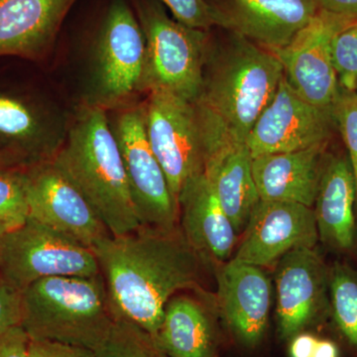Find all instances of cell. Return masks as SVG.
<instances>
[{"label": "cell", "mask_w": 357, "mask_h": 357, "mask_svg": "<svg viewBox=\"0 0 357 357\" xmlns=\"http://www.w3.org/2000/svg\"><path fill=\"white\" fill-rule=\"evenodd\" d=\"M155 342L169 357H215V318L204 301L175 295L169 300Z\"/></svg>", "instance_id": "obj_22"}, {"label": "cell", "mask_w": 357, "mask_h": 357, "mask_svg": "<svg viewBox=\"0 0 357 357\" xmlns=\"http://www.w3.org/2000/svg\"><path fill=\"white\" fill-rule=\"evenodd\" d=\"M13 157L6 156V154L0 153V170H4V169H9V165H10L11 160Z\"/></svg>", "instance_id": "obj_36"}, {"label": "cell", "mask_w": 357, "mask_h": 357, "mask_svg": "<svg viewBox=\"0 0 357 357\" xmlns=\"http://www.w3.org/2000/svg\"><path fill=\"white\" fill-rule=\"evenodd\" d=\"M146 95L141 105L148 141L178 203L184 185L204 172L210 123L196 102L161 91Z\"/></svg>", "instance_id": "obj_6"}, {"label": "cell", "mask_w": 357, "mask_h": 357, "mask_svg": "<svg viewBox=\"0 0 357 357\" xmlns=\"http://www.w3.org/2000/svg\"><path fill=\"white\" fill-rule=\"evenodd\" d=\"M21 294V326L32 340L93 351L116 319L102 274L50 277L34 282Z\"/></svg>", "instance_id": "obj_4"}, {"label": "cell", "mask_w": 357, "mask_h": 357, "mask_svg": "<svg viewBox=\"0 0 357 357\" xmlns=\"http://www.w3.org/2000/svg\"><path fill=\"white\" fill-rule=\"evenodd\" d=\"M217 309L239 344L255 349L266 335L271 281L261 267L230 259L217 269Z\"/></svg>", "instance_id": "obj_16"}, {"label": "cell", "mask_w": 357, "mask_h": 357, "mask_svg": "<svg viewBox=\"0 0 357 357\" xmlns=\"http://www.w3.org/2000/svg\"><path fill=\"white\" fill-rule=\"evenodd\" d=\"M98 274L91 248L31 218L0 241V276L21 292L50 277Z\"/></svg>", "instance_id": "obj_8"}, {"label": "cell", "mask_w": 357, "mask_h": 357, "mask_svg": "<svg viewBox=\"0 0 357 357\" xmlns=\"http://www.w3.org/2000/svg\"><path fill=\"white\" fill-rule=\"evenodd\" d=\"M318 338L307 333H298L291 338L289 354L291 357H312Z\"/></svg>", "instance_id": "obj_34"}, {"label": "cell", "mask_w": 357, "mask_h": 357, "mask_svg": "<svg viewBox=\"0 0 357 357\" xmlns=\"http://www.w3.org/2000/svg\"><path fill=\"white\" fill-rule=\"evenodd\" d=\"M146 41L137 16L124 0H115L96 36L91 91L84 102L114 110L144 93Z\"/></svg>", "instance_id": "obj_7"}, {"label": "cell", "mask_w": 357, "mask_h": 357, "mask_svg": "<svg viewBox=\"0 0 357 357\" xmlns=\"http://www.w3.org/2000/svg\"><path fill=\"white\" fill-rule=\"evenodd\" d=\"M337 128L333 109H321L306 102L284 76L245 142L255 158L328 143Z\"/></svg>", "instance_id": "obj_10"}, {"label": "cell", "mask_w": 357, "mask_h": 357, "mask_svg": "<svg viewBox=\"0 0 357 357\" xmlns=\"http://www.w3.org/2000/svg\"><path fill=\"white\" fill-rule=\"evenodd\" d=\"M328 269L314 248L293 249L275 270L276 319L283 340H291L331 310Z\"/></svg>", "instance_id": "obj_13"}, {"label": "cell", "mask_w": 357, "mask_h": 357, "mask_svg": "<svg viewBox=\"0 0 357 357\" xmlns=\"http://www.w3.org/2000/svg\"><path fill=\"white\" fill-rule=\"evenodd\" d=\"M116 319L156 337L167 303L198 290L204 260L178 229L141 227L109 236L93 248Z\"/></svg>", "instance_id": "obj_1"}, {"label": "cell", "mask_w": 357, "mask_h": 357, "mask_svg": "<svg viewBox=\"0 0 357 357\" xmlns=\"http://www.w3.org/2000/svg\"><path fill=\"white\" fill-rule=\"evenodd\" d=\"M22 319V294L0 276V337Z\"/></svg>", "instance_id": "obj_30"}, {"label": "cell", "mask_w": 357, "mask_h": 357, "mask_svg": "<svg viewBox=\"0 0 357 357\" xmlns=\"http://www.w3.org/2000/svg\"><path fill=\"white\" fill-rule=\"evenodd\" d=\"M67 124L20 98L0 93V139L27 155L31 166L52 161L64 143Z\"/></svg>", "instance_id": "obj_23"}, {"label": "cell", "mask_w": 357, "mask_h": 357, "mask_svg": "<svg viewBox=\"0 0 357 357\" xmlns=\"http://www.w3.org/2000/svg\"><path fill=\"white\" fill-rule=\"evenodd\" d=\"M26 192L31 220L91 250L110 236L91 204L53 161L35 164L26 170Z\"/></svg>", "instance_id": "obj_12"}, {"label": "cell", "mask_w": 357, "mask_h": 357, "mask_svg": "<svg viewBox=\"0 0 357 357\" xmlns=\"http://www.w3.org/2000/svg\"><path fill=\"white\" fill-rule=\"evenodd\" d=\"M312 357H338V349L331 340H318Z\"/></svg>", "instance_id": "obj_35"}, {"label": "cell", "mask_w": 357, "mask_h": 357, "mask_svg": "<svg viewBox=\"0 0 357 357\" xmlns=\"http://www.w3.org/2000/svg\"><path fill=\"white\" fill-rule=\"evenodd\" d=\"M180 229L204 261H229L237 234L204 173L190 180L178 197Z\"/></svg>", "instance_id": "obj_19"}, {"label": "cell", "mask_w": 357, "mask_h": 357, "mask_svg": "<svg viewBox=\"0 0 357 357\" xmlns=\"http://www.w3.org/2000/svg\"><path fill=\"white\" fill-rule=\"evenodd\" d=\"M213 143L204 173L237 236H241L260 201L253 178V158L246 142L234 139L223 129L218 131Z\"/></svg>", "instance_id": "obj_18"}, {"label": "cell", "mask_w": 357, "mask_h": 357, "mask_svg": "<svg viewBox=\"0 0 357 357\" xmlns=\"http://www.w3.org/2000/svg\"><path fill=\"white\" fill-rule=\"evenodd\" d=\"M349 18L319 11L318 15L286 46L270 50L296 93L321 109H333L340 84L332 54L335 35L352 22Z\"/></svg>", "instance_id": "obj_11"}, {"label": "cell", "mask_w": 357, "mask_h": 357, "mask_svg": "<svg viewBox=\"0 0 357 357\" xmlns=\"http://www.w3.org/2000/svg\"><path fill=\"white\" fill-rule=\"evenodd\" d=\"M30 337L16 326L0 337V357H29Z\"/></svg>", "instance_id": "obj_32"}, {"label": "cell", "mask_w": 357, "mask_h": 357, "mask_svg": "<svg viewBox=\"0 0 357 357\" xmlns=\"http://www.w3.org/2000/svg\"><path fill=\"white\" fill-rule=\"evenodd\" d=\"M170 10L174 18L195 29L208 31L215 27L210 6L206 0H158Z\"/></svg>", "instance_id": "obj_29"}, {"label": "cell", "mask_w": 357, "mask_h": 357, "mask_svg": "<svg viewBox=\"0 0 357 357\" xmlns=\"http://www.w3.org/2000/svg\"><path fill=\"white\" fill-rule=\"evenodd\" d=\"M6 230L3 229V227H0V241H1L2 236H4V234H6Z\"/></svg>", "instance_id": "obj_37"}, {"label": "cell", "mask_w": 357, "mask_h": 357, "mask_svg": "<svg viewBox=\"0 0 357 357\" xmlns=\"http://www.w3.org/2000/svg\"><path fill=\"white\" fill-rule=\"evenodd\" d=\"M213 28L196 103L234 139L245 142L274 98L284 77L283 67L264 47L220 27L215 35Z\"/></svg>", "instance_id": "obj_2"}, {"label": "cell", "mask_w": 357, "mask_h": 357, "mask_svg": "<svg viewBox=\"0 0 357 357\" xmlns=\"http://www.w3.org/2000/svg\"><path fill=\"white\" fill-rule=\"evenodd\" d=\"M318 241L314 208L292 202L260 199L232 259L269 266L293 249L314 248Z\"/></svg>", "instance_id": "obj_14"}, {"label": "cell", "mask_w": 357, "mask_h": 357, "mask_svg": "<svg viewBox=\"0 0 357 357\" xmlns=\"http://www.w3.org/2000/svg\"><path fill=\"white\" fill-rule=\"evenodd\" d=\"M77 0H0V56L40 60Z\"/></svg>", "instance_id": "obj_17"}, {"label": "cell", "mask_w": 357, "mask_h": 357, "mask_svg": "<svg viewBox=\"0 0 357 357\" xmlns=\"http://www.w3.org/2000/svg\"><path fill=\"white\" fill-rule=\"evenodd\" d=\"M29 220L26 171L0 170V227L6 231L20 227Z\"/></svg>", "instance_id": "obj_26"}, {"label": "cell", "mask_w": 357, "mask_h": 357, "mask_svg": "<svg viewBox=\"0 0 357 357\" xmlns=\"http://www.w3.org/2000/svg\"><path fill=\"white\" fill-rule=\"evenodd\" d=\"M110 128L121 151L129 190L142 227L177 229L178 206L148 141L141 102L112 110Z\"/></svg>", "instance_id": "obj_9"}, {"label": "cell", "mask_w": 357, "mask_h": 357, "mask_svg": "<svg viewBox=\"0 0 357 357\" xmlns=\"http://www.w3.org/2000/svg\"><path fill=\"white\" fill-rule=\"evenodd\" d=\"M91 357H169L154 338L126 319H116Z\"/></svg>", "instance_id": "obj_25"}, {"label": "cell", "mask_w": 357, "mask_h": 357, "mask_svg": "<svg viewBox=\"0 0 357 357\" xmlns=\"http://www.w3.org/2000/svg\"><path fill=\"white\" fill-rule=\"evenodd\" d=\"M135 9L146 41L144 93L165 91L196 102L210 30L182 24L158 0H136Z\"/></svg>", "instance_id": "obj_5"}, {"label": "cell", "mask_w": 357, "mask_h": 357, "mask_svg": "<svg viewBox=\"0 0 357 357\" xmlns=\"http://www.w3.org/2000/svg\"><path fill=\"white\" fill-rule=\"evenodd\" d=\"M337 126L347 151L354 181H356L357 215V93L340 88L337 102L333 105Z\"/></svg>", "instance_id": "obj_28"}, {"label": "cell", "mask_w": 357, "mask_h": 357, "mask_svg": "<svg viewBox=\"0 0 357 357\" xmlns=\"http://www.w3.org/2000/svg\"><path fill=\"white\" fill-rule=\"evenodd\" d=\"M93 352L84 347L30 338L29 357H91Z\"/></svg>", "instance_id": "obj_31"}, {"label": "cell", "mask_w": 357, "mask_h": 357, "mask_svg": "<svg viewBox=\"0 0 357 357\" xmlns=\"http://www.w3.org/2000/svg\"><path fill=\"white\" fill-rule=\"evenodd\" d=\"M356 189L349 157L326 154L314 202L319 241L338 251L356 248Z\"/></svg>", "instance_id": "obj_21"}, {"label": "cell", "mask_w": 357, "mask_h": 357, "mask_svg": "<svg viewBox=\"0 0 357 357\" xmlns=\"http://www.w3.org/2000/svg\"><path fill=\"white\" fill-rule=\"evenodd\" d=\"M328 144L253 158V178L260 199L292 202L312 208Z\"/></svg>", "instance_id": "obj_20"}, {"label": "cell", "mask_w": 357, "mask_h": 357, "mask_svg": "<svg viewBox=\"0 0 357 357\" xmlns=\"http://www.w3.org/2000/svg\"><path fill=\"white\" fill-rule=\"evenodd\" d=\"M215 26L268 50L282 48L321 10L317 0H206Z\"/></svg>", "instance_id": "obj_15"}, {"label": "cell", "mask_w": 357, "mask_h": 357, "mask_svg": "<svg viewBox=\"0 0 357 357\" xmlns=\"http://www.w3.org/2000/svg\"><path fill=\"white\" fill-rule=\"evenodd\" d=\"M328 295L338 328L357 347V270L335 263L328 271Z\"/></svg>", "instance_id": "obj_24"}, {"label": "cell", "mask_w": 357, "mask_h": 357, "mask_svg": "<svg viewBox=\"0 0 357 357\" xmlns=\"http://www.w3.org/2000/svg\"><path fill=\"white\" fill-rule=\"evenodd\" d=\"M332 54L340 88L357 93V20L335 35Z\"/></svg>", "instance_id": "obj_27"}, {"label": "cell", "mask_w": 357, "mask_h": 357, "mask_svg": "<svg viewBox=\"0 0 357 357\" xmlns=\"http://www.w3.org/2000/svg\"><path fill=\"white\" fill-rule=\"evenodd\" d=\"M107 112L82 102L68 122L64 143L52 161L91 204L110 236H121L142 225Z\"/></svg>", "instance_id": "obj_3"}, {"label": "cell", "mask_w": 357, "mask_h": 357, "mask_svg": "<svg viewBox=\"0 0 357 357\" xmlns=\"http://www.w3.org/2000/svg\"><path fill=\"white\" fill-rule=\"evenodd\" d=\"M321 10L357 20V0H317Z\"/></svg>", "instance_id": "obj_33"}]
</instances>
